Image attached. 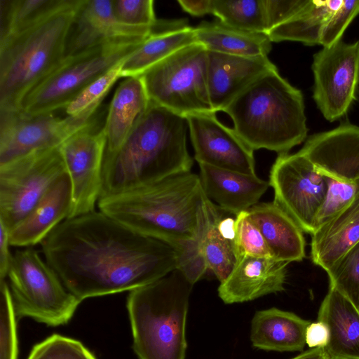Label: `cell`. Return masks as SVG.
Wrapping results in <instances>:
<instances>
[{"label":"cell","instance_id":"cell-1","mask_svg":"<svg viewBox=\"0 0 359 359\" xmlns=\"http://www.w3.org/2000/svg\"><path fill=\"white\" fill-rule=\"evenodd\" d=\"M46 262L81 302L132 291L177 269L175 250L104 212L67 219L41 243Z\"/></svg>","mask_w":359,"mask_h":359},{"label":"cell","instance_id":"cell-2","mask_svg":"<svg viewBox=\"0 0 359 359\" xmlns=\"http://www.w3.org/2000/svg\"><path fill=\"white\" fill-rule=\"evenodd\" d=\"M100 211L144 236L170 245L179 269L192 284L208 270L201 243L221 209L206 196L199 175H174L100 198Z\"/></svg>","mask_w":359,"mask_h":359},{"label":"cell","instance_id":"cell-3","mask_svg":"<svg viewBox=\"0 0 359 359\" xmlns=\"http://www.w3.org/2000/svg\"><path fill=\"white\" fill-rule=\"evenodd\" d=\"M187 128L184 116L150 100L123 144L104 153L100 198L191 172Z\"/></svg>","mask_w":359,"mask_h":359},{"label":"cell","instance_id":"cell-4","mask_svg":"<svg viewBox=\"0 0 359 359\" xmlns=\"http://www.w3.org/2000/svg\"><path fill=\"white\" fill-rule=\"evenodd\" d=\"M238 135L253 151L287 153L307 136L302 92L271 71L249 86L223 111Z\"/></svg>","mask_w":359,"mask_h":359},{"label":"cell","instance_id":"cell-5","mask_svg":"<svg viewBox=\"0 0 359 359\" xmlns=\"http://www.w3.org/2000/svg\"><path fill=\"white\" fill-rule=\"evenodd\" d=\"M193 285L177 269L129 292L126 306L139 359H185Z\"/></svg>","mask_w":359,"mask_h":359},{"label":"cell","instance_id":"cell-6","mask_svg":"<svg viewBox=\"0 0 359 359\" xmlns=\"http://www.w3.org/2000/svg\"><path fill=\"white\" fill-rule=\"evenodd\" d=\"M82 0L0 42V110L21 109L25 97L65 59L67 34Z\"/></svg>","mask_w":359,"mask_h":359},{"label":"cell","instance_id":"cell-7","mask_svg":"<svg viewBox=\"0 0 359 359\" xmlns=\"http://www.w3.org/2000/svg\"><path fill=\"white\" fill-rule=\"evenodd\" d=\"M7 277L18 320L29 317L48 326L64 325L81 302L32 247L15 252Z\"/></svg>","mask_w":359,"mask_h":359},{"label":"cell","instance_id":"cell-8","mask_svg":"<svg viewBox=\"0 0 359 359\" xmlns=\"http://www.w3.org/2000/svg\"><path fill=\"white\" fill-rule=\"evenodd\" d=\"M142 42L110 43L65 57L25 97L21 110L38 115L65 109L86 86L121 63Z\"/></svg>","mask_w":359,"mask_h":359},{"label":"cell","instance_id":"cell-9","mask_svg":"<svg viewBox=\"0 0 359 359\" xmlns=\"http://www.w3.org/2000/svg\"><path fill=\"white\" fill-rule=\"evenodd\" d=\"M140 76L151 101L178 114L213 111L208 88V50L198 43L177 50Z\"/></svg>","mask_w":359,"mask_h":359},{"label":"cell","instance_id":"cell-10","mask_svg":"<svg viewBox=\"0 0 359 359\" xmlns=\"http://www.w3.org/2000/svg\"><path fill=\"white\" fill-rule=\"evenodd\" d=\"M66 172L60 147L0 165V222L9 231L15 227Z\"/></svg>","mask_w":359,"mask_h":359},{"label":"cell","instance_id":"cell-11","mask_svg":"<svg viewBox=\"0 0 359 359\" xmlns=\"http://www.w3.org/2000/svg\"><path fill=\"white\" fill-rule=\"evenodd\" d=\"M95 106L76 116L29 115L23 111L0 110V165L38 150L60 147L88 124L98 112Z\"/></svg>","mask_w":359,"mask_h":359},{"label":"cell","instance_id":"cell-12","mask_svg":"<svg viewBox=\"0 0 359 359\" xmlns=\"http://www.w3.org/2000/svg\"><path fill=\"white\" fill-rule=\"evenodd\" d=\"M269 182L273 189V202L304 232L311 234L327 192L326 177L299 151L278 156L271 166Z\"/></svg>","mask_w":359,"mask_h":359},{"label":"cell","instance_id":"cell-13","mask_svg":"<svg viewBox=\"0 0 359 359\" xmlns=\"http://www.w3.org/2000/svg\"><path fill=\"white\" fill-rule=\"evenodd\" d=\"M104 125L97 113L88 124L60 146L72 187V208L68 219L95 211L100 198L106 149Z\"/></svg>","mask_w":359,"mask_h":359},{"label":"cell","instance_id":"cell-14","mask_svg":"<svg viewBox=\"0 0 359 359\" xmlns=\"http://www.w3.org/2000/svg\"><path fill=\"white\" fill-rule=\"evenodd\" d=\"M313 99L330 121L348 111L359 84V40L353 43L339 41L315 54Z\"/></svg>","mask_w":359,"mask_h":359},{"label":"cell","instance_id":"cell-15","mask_svg":"<svg viewBox=\"0 0 359 359\" xmlns=\"http://www.w3.org/2000/svg\"><path fill=\"white\" fill-rule=\"evenodd\" d=\"M215 111L196 112L184 116L198 164L256 175L254 151L233 128L222 123Z\"/></svg>","mask_w":359,"mask_h":359},{"label":"cell","instance_id":"cell-16","mask_svg":"<svg viewBox=\"0 0 359 359\" xmlns=\"http://www.w3.org/2000/svg\"><path fill=\"white\" fill-rule=\"evenodd\" d=\"M153 27L120 23L113 13L112 0H82L67 34L65 57L110 43L142 42Z\"/></svg>","mask_w":359,"mask_h":359},{"label":"cell","instance_id":"cell-17","mask_svg":"<svg viewBox=\"0 0 359 359\" xmlns=\"http://www.w3.org/2000/svg\"><path fill=\"white\" fill-rule=\"evenodd\" d=\"M299 151L324 176L359 182V126L346 123L313 135Z\"/></svg>","mask_w":359,"mask_h":359},{"label":"cell","instance_id":"cell-18","mask_svg":"<svg viewBox=\"0 0 359 359\" xmlns=\"http://www.w3.org/2000/svg\"><path fill=\"white\" fill-rule=\"evenodd\" d=\"M276 69L268 56L246 57L208 50V88L212 110L224 111L257 79Z\"/></svg>","mask_w":359,"mask_h":359},{"label":"cell","instance_id":"cell-19","mask_svg":"<svg viewBox=\"0 0 359 359\" xmlns=\"http://www.w3.org/2000/svg\"><path fill=\"white\" fill-rule=\"evenodd\" d=\"M288 263L273 258L243 255L220 283L218 295L225 304L251 301L284 290Z\"/></svg>","mask_w":359,"mask_h":359},{"label":"cell","instance_id":"cell-20","mask_svg":"<svg viewBox=\"0 0 359 359\" xmlns=\"http://www.w3.org/2000/svg\"><path fill=\"white\" fill-rule=\"evenodd\" d=\"M72 208V187L67 172L47 191L30 212L9 231L11 246L32 247L41 243L64 220Z\"/></svg>","mask_w":359,"mask_h":359},{"label":"cell","instance_id":"cell-21","mask_svg":"<svg viewBox=\"0 0 359 359\" xmlns=\"http://www.w3.org/2000/svg\"><path fill=\"white\" fill-rule=\"evenodd\" d=\"M199 177L207 197L222 210L235 216L258 203L270 187L257 175H249L198 164Z\"/></svg>","mask_w":359,"mask_h":359},{"label":"cell","instance_id":"cell-22","mask_svg":"<svg viewBox=\"0 0 359 359\" xmlns=\"http://www.w3.org/2000/svg\"><path fill=\"white\" fill-rule=\"evenodd\" d=\"M197 43L186 20H157L151 34L121 65V77L140 76L177 50Z\"/></svg>","mask_w":359,"mask_h":359},{"label":"cell","instance_id":"cell-23","mask_svg":"<svg viewBox=\"0 0 359 359\" xmlns=\"http://www.w3.org/2000/svg\"><path fill=\"white\" fill-rule=\"evenodd\" d=\"M318 320L329 329V342L324 349L330 359H359V311L330 285Z\"/></svg>","mask_w":359,"mask_h":359},{"label":"cell","instance_id":"cell-24","mask_svg":"<svg viewBox=\"0 0 359 359\" xmlns=\"http://www.w3.org/2000/svg\"><path fill=\"white\" fill-rule=\"evenodd\" d=\"M248 211L273 259L289 264L300 262L305 257L304 231L273 201L257 203Z\"/></svg>","mask_w":359,"mask_h":359},{"label":"cell","instance_id":"cell-25","mask_svg":"<svg viewBox=\"0 0 359 359\" xmlns=\"http://www.w3.org/2000/svg\"><path fill=\"white\" fill-rule=\"evenodd\" d=\"M310 321L277 308L257 311L251 321L250 341L254 347L278 352L300 351L306 345Z\"/></svg>","mask_w":359,"mask_h":359},{"label":"cell","instance_id":"cell-26","mask_svg":"<svg viewBox=\"0 0 359 359\" xmlns=\"http://www.w3.org/2000/svg\"><path fill=\"white\" fill-rule=\"evenodd\" d=\"M150 100L140 76L127 77L116 90L104 120L105 152L116 151L147 109Z\"/></svg>","mask_w":359,"mask_h":359},{"label":"cell","instance_id":"cell-27","mask_svg":"<svg viewBox=\"0 0 359 359\" xmlns=\"http://www.w3.org/2000/svg\"><path fill=\"white\" fill-rule=\"evenodd\" d=\"M311 235L312 261L327 271L359 242V194L348 208Z\"/></svg>","mask_w":359,"mask_h":359},{"label":"cell","instance_id":"cell-28","mask_svg":"<svg viewBox=\"0 0 359 359\" xmlns=\"http://www.w3.org/2000/svg\"><path fill=\"white\" fill-rule=\"evenodd\" d=\"M196 42L207 50L246 57L268 56L272 42L266 33L227 25L219 20L203 21L194 27Z\"/></svg>","mask_w":359,"mask_h":359},{"label":"cell","instance_id":"cell-29","mask_svg":"<svg viewBox=\"0 0 359 359\" xmlns=\"http://www.w3.org/2000/svg\"><path fill=\"white\" fill-rule=\"evenodd\" d=\"M342 3L343 0H309L299 13L270 30L267 34L271 42L291 41L307 46L320 44L325 25Z\"/></svg>","mask_w":359,"mask_h":359},{"label":"cell","instance_id":"cell-30","mask_svg":"<svg viewBox=\"0 0 359 359\" xmlns=\"http://www.w3.org/2000/svg\"><path fill=\"white\" fill-rule=\"evenodd\" d=\"M222 212L208 229L201 243L207 269L220 283L226 280L241 257L236 238L235 217L224 216Z\"/></svg>","mask_w":359,"mask_h":359},{"label":"cell","instance_id":"cell-31","mask_svg":"<svg viewBox=\"0 0 359 359\" xmlns=\"http://www.w3.org/2000/svg\"><path fill=\"white\" fill-rule=\"evenodd\" d=\"M71 0H0V42L42 21Z\"/></svg>","mask_w":359,"mask_h":359},{"label":"cell","instance_id":"cell-32","mask_svg":"<svg viewBox=\"0 0 359 359\" xmlns=\"http://www.w3.org/2000/svg\"><path fill=\"white\" fill-rule=\"evenodd\" d=\"M212 14L231 27L267 34L264 0H213Z\"/></svg>","mask_w":359,"mask_h":359},{"label":"cell","instance_id":"cell-33","mask_svg":"<svg viewBox=\"0 0 359 359\" xmlns=\"http://www.w3.org/2000/svg\"><path fill=\"white\" fill-rule=\"evenodd\" d=\"M326 272L330 285L359 311V242Z\"/></svg>","mask_w":359,"mask_h":359},{"label":"cell","instance_id":"cell-34","mask_svg":"<svg viewBox=\"0 0 359 359\" xmlns=\"http://www.w3.org/2000/svg\"><path fill=\"white\" fill-rule=\"evenodd\" d=\"M326 178L327 189L316 214L313 231L348 208L359 194V182H345Z\"/></svg>","mask_w":359,"mask_h":359},{"label":"cell","instance_id":"cell-35","mask_svg":"<svg viewBox=\"0 0 359 359\" xmlns=\"http://www.w3.org/2000/svg\"><path fill=\"white\" fill-rule=\"evenodd\" d=\"M27 359H96L79 341L54 334L36 344Z\"/></svg>","mask_w":359,"mask_h":359},{"label":"cell","instance_id":"cell-36","mask_svg":"<svg viewBox=\"0 0 359 359\" xmlns=\"http://www.w3.org/2000/svg\"><path fill=\"white\" fill-rule=\"evenodd\" d=\"M1 340L0 359H17V317L12 296L6 279L0 280Z\"/></svg>","mask_w":359,"mask_h":359},{"label":"cell","instance_id":"cell-37","mask_svg":"<svg viewBox=\"0 0 359 359\" xmlns=\"http://www.w3.org/2000/svg\"><path fill=\"white\" fill-rule=\"evenodd\" d=\"M117 65L86 86L65 109L67 116H76L101 104L114 83L121 78V65Z\"/></svg>","mask_w":359,"mask_h":359},{"label":"cell","instance_id":"cell-38","mask_svg":"<svg viewBox=\"0 0 359 359\" xmlns=\"http://www.w3.org/2000/svg\"><path fill=\"white\" fill-rule=\"evenodd\" d=\"M236 243L241 256L273 258L270 250L248 211L235 216Z\"/></svg>","mask_w":359,"mask_h":359},{"label":"cell","instance_id":"cell-39","mask_svg":"<svg viewBox=\"0 0 359 359\" xmlns=\"http://www.w3.org/2000/svg\"><path fill=\"white\" fill-rule=\"evenodd\" d=\"M112 11L121 24L137 27H152L155 17L153 0H112Z\"/></svg>","mask_w":359,"mask_h":359},{"label":"cell","instance_id":"cell-40","mask_svg":"<svg viewBox=\"0 0 359 359\" xmlns=\"http://www.w3.org/2000/svg\"><path fill=\"white\" fill-rule=\"evenodd\" d=\"M359 14V0H343L339 8L325 25L320 37V45L330 47L341 40L345 29Z\"/></svg>","mask_w":359,"mask_h":359},{"label":"cell","instance_id":"cell-41","mask_svg":"<svg viewBox=\"0 0 359 359\" xmlns=\"http://www.w3.org/2000/svg\"><path fill=\"white\" fill-rule=\"evenodd\" d=\"M309 0H264L267 33L299 13Z\"/></svg>","mask_w":359,"mask_h":359},{"label":"cell","instance_id":"cell-42","mask_svg":"<svg viewBox=\"0 0 359 359\" xmlns=\"http://www.w3.org/2000/svg\"><path fill=\"white\" fill-rule=\"evenodd\" d=\"M330 339L329 329L325 323L318 320L311 323L306 328L305 340L306 344L310 348H325Z\"/></svg>","mask_w":359,"mask_h":359},{"label":"cell","instance_id":"cell-43","mask_svg":"<svg viewBox=\"0 0 359 359\" xmlns=\"http://www.w3.org/2000/svg\"><path fill=\"white\" fill-rule=\"evenodd\" d=\"M9 230L0 222V280H5L12 261L9 249Z\"/></svg>","mask_w":359,"mask_h":359},{"label":"cell","instance_id":"cell-44","mask_svg":"<svg viewBox=\"0 0 359 359\" xmlns=\"http://www.w3.org/2000/svg\"><path fill=\"white\" fill-rule=\"evenodd\" d=\"M180 7L191 15L201 17L212 14L213 0H179Z\"/></svg>","mask_w":359,"mask_h":359},{"label":"cell","instance_id":"cell-45","mask_svg":"<svg viewBox=\"0 0 359 359\" xmlns=\"http://www.w3.org/2000/svg\"><path fill=\"white\" fill-rule=\"evenodd\" d=\"M292 359H330V358L323 348H313Z\"/></svg>","mask_w":359,"mask_h":359}]
</instances>
